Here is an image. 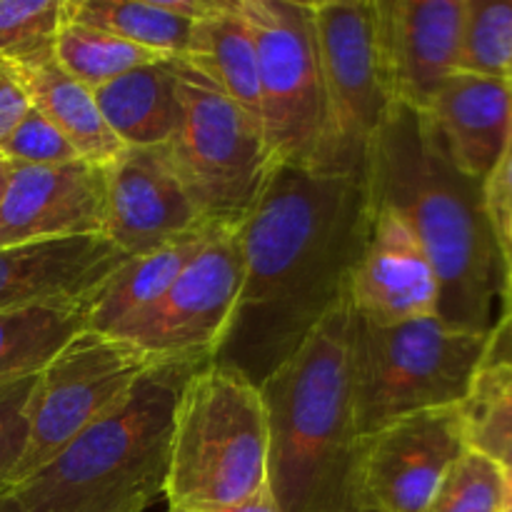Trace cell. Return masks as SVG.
Segmentation results:
<instances>
[{
	"label": "cell",
	"instance_id": "obj_1",
	"mask_svg": "<svg viewBox=\"0 0 512 512\" xmlns=\"http://www.w3.org/2000/svg\"><path fill=\"white\" fill-rule=\"evenodd\" d=\"M238 233L243 280L210 363L260 388L348 300L370 233L365 178L275 165Z\"/></svg>",
	"mask_w": 512,
	"mask_h": 512
},
{
	"label": "cell",
	"instance_id": "obj_2",
	"mask_svg": "<svg viewBox=\"0 0 512 512\" xmlns=\"http://www.w3.org/2000/svg\"><path fill=\"white\" fill-rule=\"evenodd\" d=\"M363 178L370 205L398 215L423 245L438 275V318L490 333L503 278L485 190L450 160L428 115L395 103L370 143Z\"/></svg>",
	"mask_w": 512,
	"mask_h": 512
},
{
	"label": "cell",
	"instance_id": "obj_3",
	"mask_svg": "<svg viewBox=\"0 0 512 512\" xmlns=\"http://www.w3.org/2000/svg\"><path fill=\"white\" fill-rule=\"evenodd\" d=\"M350 303L315 328L263 385L268 493L280 512H360L355 493Z\"/></svg>",
	"mask_w": 512,
	"mask_h": 512
},
{
	"label": "cell",
	"instance_id": "obj_4",
	"mask_svg": "<svg viewBox=\"0 0 512 512\" xmlns=\"http://www.w3.org/2000/svg\"><path fill=\"white\" fill-rule=\"evenodd\" d=\"M208 363H158L10 493L25 512H145L165 493L175 408Z\"/></svg>",
	"mask_w": 512,
	"mask_h": 512
},
{
	"label": "cell",
	"instance_id": "obj_5",
	"mask_svg": "<svg viewBox=\"0 0 512 512\" xmlns=\"http://www.w3.org/2000/svg\"><path fill=\"white\" fill-rule=\"evenodd\" d=\"M268 490L263 398L243 375L208 363L188 380L170 438L168 508L228 510Z\"/></svg>",
	"mask_w": 512,
	"mask_h": 512
},
{
	"label": "cell",
	"instance_id": "obj_6",
	"mask_svg": "<svg viewBox=\"0 0 512 512\" xmlns=\"http://www.w3.org/2000/svg\"><path fill=\"white\" fill-rule=\"evenodd\" d=\"M355 430L368 435L425 410L458 408L488 355L490 333L433 318L375 325L350 310Z\"/></svg>",
	"mask_w": 512,
	"mask_h": 512
},
{
	"label": "cell",
	"instance_id": "obj_7",
	"mask_svg": "<svg viewBox=\"0 0 512 512\" xmlns=\"http://www.w3.org/2000/svg\"><path fill=\"white\" fill-rule=\"evenodd\" d=\"M175 73L180 120L165 155L205 223L238 228L275 168L263 125L188 60L175 58Z\"/></svg>",
	"mask_w": 512,
	"mask_h": 512
},
{
	"label": "cell",
	"instance_id": "obj_8",
	"mask_svg": "<svg viewBox=\"0 0 512 512\" xmlns=\"http://www.w3.org/2000/svg\"><path fill=\"white\" fill-rule=\"evenodd\" d=\"M258 48L260 125L275 165L320 173L328 103L310 3L240 0Z\"/></svg>",
	"mask_w": 512,
	"mask_h": 512
},
{
	"label": "cell",
	"instance_id": "obj_9",
	"mask_svg": "<svg viewBox=\"0 0 512 512\" xmlns=\"http://www.w3.org/2000/svg\"><path fill=\"white\" fill-rule=\"evenodd\" d=\"M310 13L328 103L320 173L363 178L370 143L395 105L380 60L378 0H318Z\"/></svg>",
	"mask_w": 512,
	"mask_h": 512
},
{
	"label": "cell",
	"instance_id": "obj_10",
	"mask_svg": "<svg viewBox=\"0 0 512 512\" xmlns=\"http://www.w3.org/2000/svg\"><path fill=\"white\" fill-rule=\"evenodd\" d=\"M153 365L158 363L115 335L80 330L35 378L28 448L15 470L13 488L115 408Z\"/></svg>",
	"mask_w": 512,
	"mask_h": 512
},
{
	"label": "cell",
	"instance_id": "obj_11",
	"mask_svg": "<svg viewBox=\"0 0 512 512\" xmlns=\"http://www.w3.org/2000/svg\"><path fill=\"white\" fill-rule=\"evenodd\" d=\"M243 280L238 228H215L150 308L115 328V338L150 363H210L233 318Z\"/></svg>",
	"mask_w": 512,
	"mask_h": 512
},
{
	"label": "cell",
	"instance_id": "obj_12",
	"mask_svg": "<svg viewBox=\"0 0 512 512\" xmlns=\"http://www.w3.org/2000/svg\"><path fill=\"white\" fill-rule=\"evenodd\" d=\"M465 450L458 408L425 410L360 435L355 453L360 512H425Z\"/></svg>",
	"mask_w": 512,
	"mask_h": 512
},
{
	"label": "cell",
	"instance_id": "obj_13",
	"mask_svg": "<svg viewBox=\"0 0 512 512\" xmlns=\"http://www.w3.org/2000/svg\"><path fill=\"white\" fill-rule=\"evenodd\" d=\"M208 228L215 225L198 213L163 145L125 148L105 165L103 235L125 258L153 253Z\"/></svg>",
	"mask_w": 512,
	"mask_h": 512
},
{
	"label": "cell",
	"instance_id": "obj_14",
	"mask_svg": "<svg viewBox=\"0 0 512 512\" xmlns=\"http://www.w3.org/2000/svg\"><path fill=\"white\" fill-rule=\"evenodd\" d=\"M465 0H378V45L393 103L430 108L458 73Z\"/></svg>",
	"mask_w": 512,
	"mask_h": 512
},
{
	"label": "cell",
	"instance_id": "obj_15",
	"mask_svg": "<svg viewBox=\"0 0 512 512\" xmlns=\"http://www.w3.org/2000/svg\"><path fill=\"white\" fill-rule=\"evenodd\" d=\"M105 168L78 158L58 165H13L0 203V248L103 235Z\"/></svg>",
	"mask_w": 512,
	"mask_h": 512
},
{
	"label": "cell",
	"instance_id": "obj_16",
	"mask_svg": "<svg viewBox=\"0 0 512 512\" xmlns=\"http://www.w3.org/2000/svg\"><path fill=\"white\" fill-rule=\"evenodd\" d=\"M348 303L358 318L398 325L438 315V275L408 225L370 205V233L353 270Z\"/></svg>",
	"mask_w": 512,
	"mask_h": 512
},
{
	"label": "cell",
	"instance_id": "obj_17",
	"mask_svg": "<svg viewBox=\"0 0 512 512\" xmlns=\"http://www.w3.org/2000/svg\"><path fill=\"white\" fill-rule=\"evenodd\" d=\"M125 255L105 235L0 248V313L48 303H88Z\"/></svg>",
	"mask_w": 512,
	"mask_h": 512
},
{
	"label": "cell",
	"instance_id": "obj_18",
	"mask_svg": "<svg viewBox=\"0 0 512 512\" xmlns=\"http://www.w3.org/2000/svg\"><path fill=\"white\" fill-rule=\"evenodd\" d=\"M425 115L460 173L485 185L512 133V83L455 73Z\"/></svg>",
	"mask_w": 512,
	"mask_h": 512
},
{
	"label": "cell",
	"instance_id": "obj_19",
	"mask_svg": "<svg viewBox=\"0 0 512 512\" xmlns=\"http://www.w3.org/2000/svg\"><path fill=\"white\" fill-rule=\"evenodd\" d=\"M10 65L18 73L28 103L65 135L80 158L105 168L123 153V143L103 120L93 90L70 78L55 63L53 48L40 50Z\"/></svg>",
	"mask_w": 512,
	"mask_h": 512
},
{
	"label": "cell",
	"instance_id": "obj_20",
	"mask_svg": "<svg viewBox=\"0 0 512 512\" xmlns=\"http://www.w3.org/2000/svg\"><path fill=\"white\" fill-rule=\"evenodd\" d=\"M103 120L123 148H158L180 120L175 58L140 65L93 90Z\"/></svg>",
	"mask_w": 512,
	"mask_h": 512
},
{
	"label": "cell",
	"instance_id": "obj_21",
	"mask_svg": "<svg viewBox=\"0 0 512 512\" xmlns=\"http://www.w3.org/2000/svg\"><path fill=\"white\" fill-rule=\"evenodd\" d=\"M183 60L260 123L258 48L240 0H220L213 13L195 20Z\"/></svg>",
	"mask_w": 512,
	"mask_h": 512
},
{
	"label": "cell",
	"instance_id": "obj_22",
	"mask_svg": "<svg viewBox=\"0 0 512 512\" xmlns=\"http://www.w3.org/2000/svg\"><path fill=\"white\" fill-rule=\"evenodd\" d=\"M215 228L180 238L153 253L125 258L105 283L90 295L85 328L95 333H113L125 320L135 318L160 300L185 265L198 255Z\"/></svg>",
	"mask_w": 512,
	"mask_h": 512
},
{
	"label": "cell",
	"instance_id": "obj_23",
	"mask_svg": "<svg viewBox=\"0 0 512 512\" xmlns=\"http://www.w3.org/2000/svg\"><path fill=\"white\" fill-rule=\"evenodd\" d=\"M88 303H48L0 313V385L38 375L80 330Z\"/></svg>",
	"mask_w": 512,
	"mask_h": 512
},
{
	"label": "cell",
	"instance_id": "obj_24",
	"mask_svg": "<svg viewBox=\"0 0 512 512\" xmlns=\"http://www.w3.org/2000/svg\"><path fill=\"white\" fill-rule=\"evenodd\" d=\"M63 15L118 35L160 58H185L195 25L165 10L160 0H63Z\"/></svg>",
	"mask_w": 512,
	"mask_h": 512
},
{
	"label": "cell",
	"instance_id": "obj_25",
	"mask_svg": "<svg viewBox=\"0 0 512 512\" xmlns=\"http://www.w3.org/2000/svg\"><path fill=\"white\" fill-rule=\"evenodd\" d=\"M465 448L512 470V363L485 358L458 405Z\"/></svg>",
	"mask_w": 512,
	"mask_h": 512
},
{
	"label": "cell",
	"instance_id": "obj_26",
	"mask_svg": "<svg viewBox=\"0 0 512 512\" xmlns=\"http://www.w3.org/2000/svg\"><path fill=\"white\" fill-rule=\"evenodd\" d=\"M53 58L70 78L90 90L100 88L140 65L163 60L140 45L128 43L118 35H110L93 25L80 23V20H70L65 15L53 40Z\"/></svg>",
	"mask_w": 512,
	"mask_h": 512
},
{
	"label": "cell",
	"instance_id": "obj_27",
	"mask_svg": "<svg viewBox=\"0 0 512 512\" xmlns=\"http://www.w3.org/2000/svg\"><path fill=\"white\" fill-rule=\"evenodd\" d=\"M458 73L512 83V0H465Z\"/></svg>",
	"mask_w": 512,
	"mask_h": 512
},
{
	"label": "cell",
	"instance_id": "obj_28",
	"mask_svg": "<svg viewBox=\"0 0 512 512\" xmlns=\"http://www.w3.org/2000/svg\"><path fill=\"white\" fill-rule=\"evenodd\" d=\"M503 490L505 470L493 460L465 450L425 512H500Z\"/></svg>",
	"mask_w": 512,
	"mask_h": 512
},
{
	"label": "cell",
	"instance_id": "obj_29",
	"mask_svg": "<svg viewBox=\"0 0 512 512\" xmlns=\"http://www.w3.org/2000/svg\"><path fill=\"white\" fill-rule=\"evenodd\" d=\"M63 0H0V60H23L53 48Z\"/></svg>",
	"mask_w": 512,
	"mask_h": 512
},
{
	"label": "cell",
	"instance_id": "obj_30",
	"mask_svg": "<svg viewBox=\"0 0 512 512\" xmlns=\"http://www.w3.org/2000/svg\"><path fill=\"white\" fill-rule=\"evenodd\" d=\"M0 155L13 165H58L80 158L65 135L33 105L0 143Z\"/></svg>",
	"mask_w": 512,
	"mask_h": 512
},
{
	"label": "cell",
	"instance_id": "obj_31",
	"mask_svg": "<svg viewBox=\"0 0 512 512\" xmlns=\"http://www.w3.org/2000/svg\"><path fill=\"white\" fill-rule=\"evenodd\" d=\"M35 378L0 385V495L13 490L15 470L23 460L30 435V395Z\"/></svg>",
	"mask_w": 512,
	"mask_h": 512
},
{
	"label": "cell",
	"instance_id": "obj_32",
	"mask_svg": "<svg viewBox=\"0 0 512 512\" xmlns=\"http://www.w3.org/2000/svg\"><path fill=\"white\" fill-rule=\"evenodd\" d=\"M483 190L490 230H493L500 258V278H503L500 308H503L512 295V133L508 145H505L503 158L498 160L490 178L485 180Z\"/></svg>",
	"mask_w": 512,
	"mask_h": 512
},
{
	"label": "cell",
	"instance_id": "obj_33",
	"mask_svg": "<svg viewBox=\"0 0 512 512\" xmlns=\"http://www.w3.org/2000/svg\"><path fill=\"white\" fill-rule=\"evenodd\" d=\"M28 108V95L20 85L18 73L8 60H0V143L8 138V133L18 125Z\"/></svg>",
	"mask_w": 512,
	"mask_h": 512
},
{
	"label": "cell",
	"instance_id": "obj_34",
	"mask_svg": "<svg viewBox=\"0 0 512 512\" xmlns=\"http://www.w3.org/2000/svg\"><path fill=\"white\" fill-rule=\"evenodd\" d=\"M485 358L510 360L512 363V325L510 323L495 320L493 330H490V345H488V355H485Z\"/></svg>",
	"mask_w": 512,
	"mask_h": 512
},
{
	"label": "cell",
	"instance_id": "obj_35",
	"mask_svg": "<svg viewBox=\"0 0 512 512\" xmlns=\"http://www.w3.org/2000/svg\"><path fill=\"white\" fill-rule=\"evenodd\" d=\"M168 512H200V510H180V508H168ZM210 512H280L278 505L273 503L270 493H260L258 498L248 500L245 505H238V508H228V510H210Z\"/></svg>",
	"mask_w": 512,
	"mask_h": 512
},
{
	"label": "cell",
	"instance_id": "obj_36",
	"mask_svg": "<svg viewBox=\"0 0 512 512\" xmlns=\"http://www.w3.org/2000/svg\"><path fill=\"white\" fill-rule=\"evenodd\" d=\"M0 512H25V508L18 503L13 493H3L0 495Z\"/></svg>",
	"mask_w": 512,
	"mask_h": 512
},
{
	"label": "cell",
	"instance_id": "obj_37",
	"mask_svg": "<svg viewBox=\"0 0 512 512\" xmlns=\"http://www.w3.org/2000/svg\"><path fill=\"white\" fill-rule=\"evenodd\" d=\"M500 512H512V470H505V490H503V508Z\"/></svg>",
	"mask_w": 512,
	"mask_h": 512
},
{
	"label": "cell",
	"instance_id": "obj_38",
	"mask_svg": "<svg viewBox=\"0 0 512 512\" xmlns=\"http://www.w3.org/2000/svg\"><path fill=\"white\" fill-rule=\"evenodd\" d=\"M10 173H13V163H8V160H0V203H3V195H5V188H8Z\"/></svg>",
	"mask_w": 512,
	"mask_h": 512
},
{
	"label": "cell",
	"instance_id": "obj_39",
	"mask_svg": "<svg viewBox=\"0 0 512 512\" xmlns=\"http://www.w3.org/2000/svg\"><path fill=\"white\" fill-rule=\"evenodd\" d=\"M495 320H503V323H510L512 325V295L508 298V303L500 308V315Z\"/></svg>",
	"mask_w": 512,
	"mask_h": 512
},
{
	"label": "cell",
	"instance_id": "obj_40",
	"mask_svg": "<svg viewBox=\"0 0 512 512\" xmlns=\"http://www.w3.org/2000/svg\"><path fill=\"white\" fill-rule=\"evenodd\" d=\"M0 160H3V155H0Z\"/></svg>",
	"mask_w": 512,
	"mask_h": 512
}]
</instances>
